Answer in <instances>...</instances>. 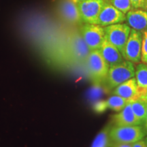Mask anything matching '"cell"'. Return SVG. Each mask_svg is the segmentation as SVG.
I'll use <instances>...</instances> for the list:
<instances>
[{"label":"cell","mask_w":147,"mask_h":147,"mask_svg":"<svg viewBox=\"0 0 147 147\" xmlns=\"http://www.w3.org/2000/svg\"><path fill=\"white\" fill-rule=\"evenodd\" d=\"M134 76L135 67L134 63L125 59L121 63L109 67L104 82L108 89L113 90L120 84Z\"/></svg>","instance_id":"1"},{"label":"cell","mask_w":147,"mask_h":147,"mask_svg":"<svg viewBox=\"0 0 147 147\" xmlns=\"http://www.w3.org/2000/svg\"><path fill=\"white\" fill-rule=\"evenodd\" d=\"M146 136L143 125L115 126L110 129L109 138L113 142L132 143L142 140Z\"/></svg>","instance_id":"2"},{"label":"cell","mask_w":147,"mask_h":147,"mask_svg":"<svg viewBox=\"0 0 147 147\" xmlns=\"http://www.w3.org/2000/svg\"><path fill=\"white\" fill-rule=\"evenodd\" d=\"M86 63L92 80L96 83L104 82L109 70V65L104 60L100 50L91 51L88 55Z\"/></svg>","instance_id":"3"},{"label":"cell","mask_w":147,"mask_h":147,"mask_svg":"<svg viewBox=\"0 0 147 147\" xmlns=\"http://www.w3.org/2000/svg\"><path fill=\"white\" fill-rule=\"evenodd\" d=\"M104 29L106 39L117 47L123 55L125 47L131 32V27L127 24L122 23L108 25L104 27Z\"/></svg>","instance_id":"4"},{"label":"cell","mask_w":147,"mask_h":147,"mask_svg":"<svg viewBox=\"0 0 147 147\" xmlns=\"http://www.w3.org/2000/svg\"><path fill=\"white\" fill-rule=\"evenodd\" d=\"M79 32L91 51L99 50L106 39L104 27L97 24L84 23Z\"/></svg>","instance_id":"5"},{"label":"cell","mask_w":147,"mask_h":147,"mask_svg":"<svg viewBox=\"0 0 147 147\" xmlns=\"http://www.w3.org/2000/svg\"><path fill=\"white\" fill-rule=\"evenodd\" d=\"M142 45V34L131 29L124 49L123 58L133 63H140Z\"/></svg>","instance_id":"6"},{"label":"cell","mask_w":147,"mask_h":147,"mask_svg":"<svg viewBox=\"0 0 147 147\" xmlns=\"http://www.w3.org/2000/svg\"><path fill=\"white\" fill-rule=\"evenodd\" d=\"M106 0H84L77 3L82 23L96 24Z\"/></svg>","instance_id":"7"},{"label":"cell","mask_w":147,"mask_h":147,"mask_svg":"<svg viewBox=\"0 0 147 147\" xmlns=\"http://www.w3.org/2000/svg\"><path fill=\"white\" fill-rule=\"evenodd\" d=\"M125 21V14L114 7L109 0H106L97 19L96 24L104 27L114 24L122 23Z\"/></svg>","instance_id":"8"},{"label":"cell","mask_w":147,"mask_h":147,"mask_svg":"<svg viewBox=\"0 0 147 147\" xmlns=\"http://www.w3.org/2000/svg\"><path fill=\"white\" fill-rule=\"evenodd\" d=\"M69 50L73 58L78 61H86L91 52L80 32H74L70 36Z\"/></svg>","instance_id":"9"},{"label":"cell","mask_w":147,"mask_h":147,"mask_svg":"<svg viewBox=\"0 0 147 147\" xmlns=\"http://www.w3.org/2000/svg\"><path fill=\"white\" fill-rule=\"evenodd\" d=\"M127 25L142 34L147 30V12L141 8L133 9L125 14Z\"/></svg>","instance_id":"10"},{"label":"cell","mask_w":147,"mask_h":147,"mask_svg":"<svg viewBox=\"0 0 147 147\" xmlns=\"http://www.w3.org/2000/svg\"><path fill=\"white\" fill-rule=\"evenodd\" d=\"M113 94L128 101H133L139 97L138 87L135 77L129 79L115 87Z\"/></svg>","instance_id":"11"},{"label":"cell","mask_w":147,"mask_h":147,"mask_svg":"<svg viewBox=\"0 0 147 147\" xmlns=\"http://www.w3.org/2000/svg\"><path fill=\"white\" fill-rule=\"evenodd\" d=\"M101 54L110 67L123 61L125 59L117 47L105 39L100 49Z\"/></svg>","instance_id":"12"},{"label":"cell","mask_w":147,"mask_h":147,"mask_svg":"<svg viewBox=\"0 0 147 147\" xmlns=\"http://www.w3.org/2000/svg\"><path fill=\"white\" fill-rule=\"evenodd\" d=\"M59 10L61 15L66 22L71 24L82 22L76 3L71 0H63L60 3Z\"/></svg>","instance_id":"13"},{"label":"cell","mask_w":147,"mask_h":147,"mask_svg":"<svg viewBox=\"0 0 147 147\" xmlns=\"http://www.w3.org/2000/svg\"><path fill=\"white\" fill-rule=\"evenodd\" d=\"M113 122L115 126L142 125L132 111L131 102L119 112L118 114L114 115Z\"/></svg>","instance_id":"14"},{"label":"cell","mask_w":147,"mask_h":147,"mask_svg":"<svg viewBox=\"0 0 147 147\" xmlns=\"http://www.w3.org/2000/svg\"><path fill=\"white\" fill-rule=\"evenodd\" d=\"M135 78L138 87L139 96H144L147 88V64L139 63L135 68Z\"/></svg>","instance_id":"15"},{"label":"cell","mask_w":147,"mask_h":147,"mask_svg":"<svg viewBox=\"0 0 147 147\" xmlns=\"http://www.w3.org/2000/svg\"><path fill=\"white\" fill-rule=\"evenodd\" d=\"M131 106L134 115L138 119L141 125H144L146 115V103L145 97L139 96L136 100L131 101Z\"/></svg>","instance_id":"16"},{"label":"cell","mask_w":147,"mask_h":147,"mask_svg":"<svg viewBox=\"0 0 147 147\" xmlns=\"http://www.w3.org/2000/svg\"><path fill=\"white\" fill-rule=\"evenodd\" d=\"M130 102H131L130 101L125 100L117 95H113V96L107 99V100L104 103V106L115 112H120Z\"/></svg>","instance_id":"17"},{"label":"cell","mask_w":147,"mask_h":147,"mask_svg":"<svg viewBox=\"0 0 147 147\" xmlns=\"http://www.w3.org/2000/svg\"><path fill=\"white\" fill-rule=\"evenodd\" d=\"M109 1L114 7L125 14L134 9L131 0H109Z\"/></svg>","instance_id":"18"},{"label":"cell","mask_w":147,"mask_h":147,"mask_svg":"<svg viewBox=\"0 0 147 147\" xmlns=\"http://www.w3.org/2000/svg\"><path fill=\"white\" fill-rule=\"evenodd\" d=\"M141 61L147 64V30L142 33V45Z\"/></svg>","instance_id":"19"},{"label":"cell","mask_w":147,"mask_h":147,"mask_svg":"<svg viewBox=\"0 0 147 147\" xmlns=\"http://www.w3.org/2000/svg\"><path fill=\"white\" fill-rule=\"evenodd\" d=\"M146 0H131L134 9L142 8Z\"/></svg>","instance_id":"20"},{"label":"cell","mask_w":147,"mask_h":147,"mask_svg":"<svg viewBox=\"0 0 147 147\" xmlns=\"http://www.w3.org/2000/svg\"><path fill=\"white\" fill-rule=\"evenodd\" d=\"M132 147H146L144 140H140L137 141V142L132 143Z\"/></svg>","instance_id":"21"},{"label":"cell","mask_w":147,"mask_h":147,"mask_svg":"<svg viewBox=\"0 0 147 147\" xmlns=\"http://www.w3.org/2000/svg\"><path fill=\"white\" fill-rule=\"evenodd\" d=\"M111 147H132V144H127V143H118L113 142Z\"/></svg>","instance_id":"22"},{"label":"cell","mask_w":147,"mask_h":147,"mask_svg":"<svg viewBox=\"0 0 147 147\" xmlns=\"http://www.w3.org/2000/svg\"><path fill=\"white\" fill-rule=\"evenodd\" d=\"M145 97V100H146V120H145L144 124V127L145 131H146V135H147V97Z\"/></svg>","instance_id":"23"},{"label":"cell","mask_w":147,"mask_h":147,"mask_svg":"<svg viewBox=\"0 0 147 147\" xmlns=\"http://www.w3.org/2000/svg\"><path fill=\"white\" fill-rule=\"evenodd\" d=\"M142 8L144 9V10L145 11H146V12H147V0H146V1H145L144 4V6H143Z\"/></svg>","instance_id":"24"},{"label":"cell","mask_w":147,"mask_h":147,"mask_svg":"<svg viewBox=\"0 0 147 147\" xmlns=\"http://www.w3.org/2000/svg\"><path fill=\"white\" fill-rule=\"evenodd\" d=\"M71 1H74V2L75 3H79V2H80V1H84V0H71Z\"/></svg>","instance_id":"25"},{"label":"cell","mask_w":147,"mask_h":147,"mask_svg":"<svg viewBox=\"0 0 147 147\" xmlns=\"http://www.w3.org/2000/svg\"><path fill=\"white\" fill-rule=\"evenodd\" d=\"M144 142H145V144H146V147H147V136H146L144 137Z\"/></svg>","instance_id":"26"},{"label":"cell","mask_w":147,"mask_h":147,"mask_svg":"<svg viewBox=\"0 0 147 147\" xmlns=\"http://www.w3.org/2000/svg\"><path fill=\"white\" fill-rule=\"evenodd\" d=\"M143 97H147V88L146 89V91H145V93H144V95Z\"/></svg>","instance_id":"27"}]
</instances>
